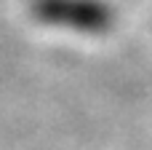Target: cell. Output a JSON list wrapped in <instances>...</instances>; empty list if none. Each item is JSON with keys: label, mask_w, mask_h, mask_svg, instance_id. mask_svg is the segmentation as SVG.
<instances>
[{"label": "cell", "mask_w": 152, "mask_h": 150, "mask_svg": "<svg viewBox=\"0 0 152 150\" xmlns=\"http://www.w3.org/2000/svg\"><path fill=\"white\" fill-rule=\"evenodd\" d=\"M35 16L53 24H72L80 30H102L110 24V11L94 0H35Z\"/></svg>", "instance_id": "obj_1"}]
</instances>
